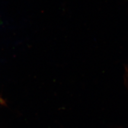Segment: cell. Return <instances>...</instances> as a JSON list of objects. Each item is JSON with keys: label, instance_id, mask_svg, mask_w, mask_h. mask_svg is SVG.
Instances as JSON below:
<instances>
[{"label": "cell", "instance_id": "1", "mask_svg": "<svg viewBox=\"0 0 128 128\" xmlns=\"http://www.w3.org/2000/svg\"><path fill=\"white\" fill-rule=\"evenodd\" d=\"M1 101H2V100H1V99L0 98V103H1Z\"/></svg>", "mask_w": 128, "mask_h": 128}]
</instances>
